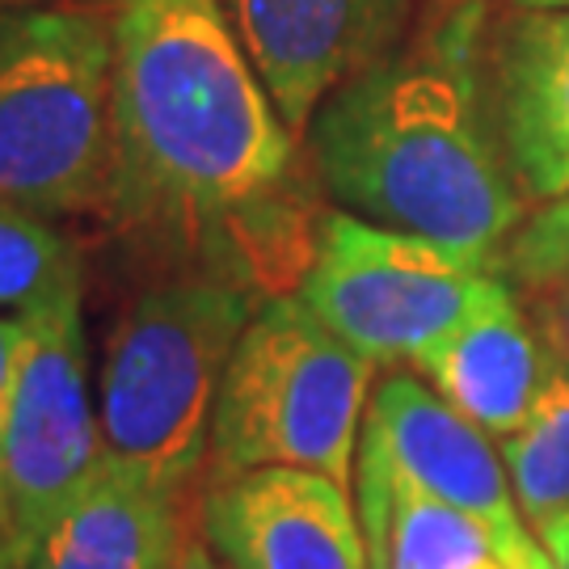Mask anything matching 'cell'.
I'll return each mask as SVG.
<instances>
[{"mask_svg":"<svg viewBox=\"0 0 569 569\" xmlns=\"http://www.w3.org/2000/svg\"><path fill=\"white\" fill-rule=\"evenodd\" d=\"M114 169L102 220L127 241L283 296L317 237L300 136L241 47L224 0H106Z\"/></svg>","mask_w":569,"mask_h":569,"instance_id":"6da1fadb","label":"cell"},{"mask_svg":"<svg viewBox=\"0 0 569 569\" xmlns=\"http://www.w3.org/2000/svg\"><path fill=\"white\" fill-rule=\"evenodd\" d=\"M489 34V0H435L388 60L326 98L305 140L342 211L498 266L528 194L498 131Z\"/></svg>","mask_w":569,"mask_h":569,"instance_id":"7a4b0ae2","label":"cell"},{"mask_svg":"<svg viewBox=\"0 0 569 569\" xmlns=\"http://www.w3.org/2000/svg\"><path fill=\"white\" fill-rule=\"evenodd\" d=\"M258 287L173 270L127 305L98 376L106 456L190 498L211 456V418L237 338L262 308Z\"/></svg>","mask_w":569,"mask_h":569,"instance_id":"3957f363","label":"cell"},{"mask_svg":"<svg viewBox=\"0 0 569 569\" xmlns=\"http://www.w3.org/2000/svg\"><path fill=\"white\" fill-rule=\"evenodd\" d=\"M114 169L106 0L0 9V199L42 220L102 216Z\"/></svg>","mask_w":569,"mask_h":569,"instance_id":"277c9868","label":"cell"},{"mask_svg":"<svg viewBox=\"0 0 569 569\" xmlns=\"http://www.w3.org/2000/svg\"><path fill=\"white\" fill-rule=\"evenodd\" d=\"M371 388L376 363L321 326L300 296H270L228 359L207 481L253 468H312L355 486Z\"/></svg>","mask_w":569,"mask_h":569,"instance_id":"5b68a950","label":"cell"},{"mask_svg":"<svg viewBox=\"0 0 569 569\" xmlns=\"http://www.w3.org/2000/svg\"><path fill=\"white\" fill-rule=\"evenodd\" d=\"M502 283L498 266L418 232L321 211L296 283L305 308L367 363H413Z\"/></svg>","mask_w":569,"mask_h":569,"instance_id":"8992f818","label":"cell"},{"mask_svg":"<svg viewBox=\"0 0 569 569\" xmlns=\"http://www.w3.org/2000/svg\"><path fill=\"white\" fill-rule=\"evenodd\" d=\"M26 350L0 430V502L21 557L106 460L98 388L84 342V283L21 312Z\"/></svg>","mask_w":569,"mask_h":569,"instance_id":"52a82bcc","label":"cell"},{"mask_svg":"<svg viewBox=\"0 0 569 569\" xmlns=\"http://www.w3.org/2000/svg\"><path fill=\"white\" fill-rule=\"evenodd\" d=\"M355 465L385 468L435 502L472 515L519 569H557L519 510L498 443L451 409L418 371H388L371 388Z\"/></svg>","mask_w":569,"mask_h":569,"instance_id":"ba28073f","label":"cell"},{"mask_svg":"<svg viewBox=\"0 0 569 569\" xmlns=\"http://www.w3.org/2000/svg\"><path fill=\"white\" fill-rule=\"evenodd\" d=\"M224 9L300 140L326 98L406 42L413 18V0H224Z\"/></svg>","mask_w":569,"mask_h":569,"instance_id":"9c48e42d","label":"cell"},{"mask_svg":"<svg viewBox=\"0 0 569 569\" xmlns=\"http://www.w3.org/2000/svg\"><path fill=\"white\" fill-rule=\"evenodd\" d=\"M355 486L312 468L207 481L199 531L228 569H371Z\"/></svg>","mask_w":569,"mask_h":569,"instance_id":"30bf717a","label":"cell"},{"mask_svg":"<svg viewBox=\"0 0 569 569\" xmlns=\"http://www.w3.org/2000/svg\"><path fill=\"white\" fill-rule=\"evenodd\" d=\"M493 110L531 203L569 199V9H519L489 34Z\"/></svg>","mask_w":569,"mask_h":569,"instance_id":"8fae6325","label":"cell"},{"mask_svg":"<svg viewBox=\"0 0 569 569\" xmlns=\"http://www.w3.org/2000/svg\"><path fill=\"white\" fill-rule=\"evenodd\" d=\"M413 371L472 427L502 443L528 422L549 376V350L528 326L519 296L502 283L439 342H430Z\"/></svg>","mask_w":569,"mask_h":569,"instance_id":"7c38bea8","label":"cell"},{"mask_svg":"<svg viewBox=\"0 0 569 569\" xmlns=\"http://www.w3.org/2000/svg\"><path fill=\"white\" fill-rule=\"evenodd\" d=\"M190 531V498L106 456L42 531L26 569H169Z\"/></svg>","mask_w":569,"mask_h":569,"instance_id":"4fadbf2b","label":"cell"},{"mask_svg":"<svg viewBox=\"0 0 569 569\" xmlns=\"http://www.w3.org/2000/svg\"><path fill=\"white\" fill-rule=\"evenodd\" d=\"M371 569H519L472 515L435 502L376 465H355Z\"/></svg>","mask_w":569,"mask_h":569,"instance_id":"5bb4252c","label":"cell"},{"mask_svg":"<svg viewBox=\"0 0 569 569\" xmlns=\"http://www.w3.org/2000/svg\"><path fill=\"white\" fill-rule=\"evenodd\" d=\"M519 510L540 549L569 557V363L549 355V376L528 422L498 443Z\"/></svg>","mask_w":569,"mask_h":569,"instance_id":"9a60e30c","label":"cell"},{"mask_svg":"<svg viewBox=\"0 0 569 569\" xmlns=\"http://www.w3.org/2000/svg\"><path fill=\"white\" fill-rule=\"evenodd\" d=\"M84 283V258L56 220L0 199V312H30Z\"/></svg>","mask_w":569,"mask_h":569,"instance_id":"2e32d148","label":"cell"},{"mask_svg":"<svg viewBox=\"0 0 569 569\" xmlns=\"http://www.w3.org/2000/svg\"><path fill=\"white\" fill-rule=\"evenodd\" d=\"M498 274L519 296L545 350L569 363V241L528 220L502 244Z\"/></svg>","mask_w":569,"mask_h":569,"instance_id":"e0dca14e","label":"cell"},{"mask_svg":"<svg viewBox=\"0 0 569 569\" xmlns=\"http://www.w3.org/2000/svg\"><path fill=\"white\" fill-rule=\"evenodd\" d=\"M21 350H26V321L18 312H0V430H4V418H9L13 385H18Z\"/></svg>","mask_w":569,"mask_h":569,"instance_id":"ac0fdd59","label":"cell"},{"mask_svg":"<svg viewBox=\"0 0 569 569\" xmlns=\"http://www.w3.org/2000/svg\"><path fill=\"white\" fill-rule=\"evenodd\" d=\"M169 569H228V566L211 552V545L203 540V531H186L182 549H178V557H173Z\"/></svg>","mask_w":569,"mask_h":569,"instance_id":"d6986e66","label":"cell"},{"mask_svg":"<svg viewBox=\"0 0 569 569\" xmlns=\"http://www.w3.org/2000/svg\"><path fill=\"white\" fill-rule=\"evenodd\" d=\"M0 569H26V557H21L18 540H13V528H9L4 502H0Z\"/></svg>","mask_w":569,"mask_h":569,"instance_id":"ffe728a7","label":"cell"},{"mask_svg":"<svg viewBox=\"0 0 569 569\" xmlns=\"http://www.w3.org/2000/svg\"><path fill=\"white\" fill-rule=\"evenodd\" d=\"M536 224L545 228V232H552V237L569 241V199H557V203L545 207V211L536 216Z\"/></svg>","mask_w":569,"mask_h":569,"instance_id":"44dd1931","label":"cell"},{"mask_svg":"<svg viewBox=\"0 0 569 569\" xmlns=\"http://www.w3.org/2000/svg\"><path fill=\"white\" fill-rule=\"evenodd\" d=\"M519 9H569V0H510Z\"/></svg>","mask_w":569,"mask_h":569,"instance_id":"7402d4cb","label":"cell"},{"mask_svg":"<svg viewBox=\"0 0 569 569\" xmlns=\"http://www.w3.org/2000/svg\"><path fill=\"white\" fill-rule=\"evenodd\" d=\"M557 569H569V557H566V561H561V566H557Z\"/></svg>","mask_w":569,"mask_h":569,"instance_id":"603a6c76","label":"cell"},{"mask_svg":"<svg viewBox=\"0 0 569 569\" xmlns=\"http://www.w3.org/2000/svg\"><path fill=\"white\" fill-rule=\"evenodd\" d=\"M4 4H13V0H0V9H4Z\"/></svg>","mask_w":569,"mask_h":569,"instance_id":"cb8c5ba5","label":"cell"}]
</instances>
